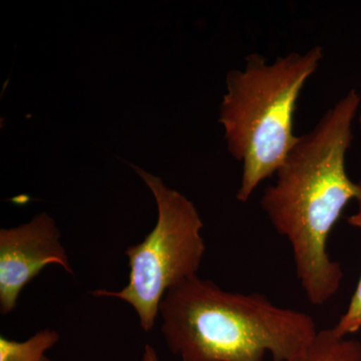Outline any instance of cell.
I'll list each match as a JSON object with an SVG mask.
<instances>
[{"instance_id": "obj_1", "label": "cell", "mask_w": 361, "mask_h": 361, "mask_svg": "<svg viewBox=\"0 0 361 361\" xmlns=\"http://www.w3.org/2000/svg\"><path fill=\"white\" fill-rule=\"evenodd\" d=\"M361 94L349 90L320 118L314 129L298 137L275 184L266 188L261 207L275 231L288 240L297 278L308 301L320 306L341 288L343 271L330 258V233L351 200L361 197V180L346 172V153Z\"/></svg>"}, {"instance_id": "obj_2", "label": "cell", "mask_w": 361, "mask_h": 361, "mask_svg": "<svg viewBox=\"0 0 361 361\" xmlns=\"http://www.w3.org/2000/svg\"><path fill=\"white\" fill-rule=\"evenodd\" d=\"M161 331L182 361H284L317 334L313 318L261 293L226 291L199 275L171 289L160 307Z\"/></svg>"}, {"instance_id": "obj_3", "label": "cell", "mask_w": 361, "mask_h": 361, "mask_svg": "<svg viewBox=\"0 0 361 361\" xmlns=\"http://www.w3.org/2000/svg\"><path fill=\"white\" fill-rule=\"evenodd\" d=\"M322 59L319 45L305 54L291 52L271 65L251 54L243 71L228 73L219 122L228 151L243 165L239 202L247 203L263 180L276 174L298 141L293 132L297 102Z\"/></svg>"}, {"instance_id": "obj_4", "label": "cell", "mask_w": 361, "mask_h": 361, "mask_svg": "<svg viewBox=\"0 0 361 361\" xmlns=\"http://www.w3.org/2000/svg\"><path fill=\"white\" fill-rule=\"evenodd\" d=\"M155 198L158 221L142 242L128 247L129 282L120 291L97 290L92 295L114 297L132 306L145 331H151L160 317L164 297L198 275L205 255L203 222L187 197L166 186L159 177L130 165Z\"/></svg>"}, {"instance_id": "obj_5", "label": "cell", "mask_w": 361, "mask_h": 361, "mask_svg": "<svg viewBox=\"0 0 361 361\" xmlns=\"http://www.w3.org/2000/svg\"><path fill=\"white\" fill-rule=\"evenodd\" d=\"M73 274L61 231L47 213L18 227L0 230V312H13L23 288L47 265Z\"/></svg>"}, {"instance_id": "obj_6", "label": "cell", "mask_w": 361, "mask_h": 361, "mask_svg": "<svg viewBox=\"0 0 361 361\" xmlns=\"http://www.w3.org/2000/svg\"><path fill=\"white\" fill-rule=\"evenodd\" d=\"M284 361H361V343L334 329L318 330L299 355Z\"/></svg>"}, {"instance_id": "obj_7", "label": "cell", "mask_w": 361, "mask_h": 361, "mask_svg": "<svg viewBox=\"0 0 361 361\" xmlns=\"http://www.w3.org/2000/svg\"><path fill=\"white\" fill-rule=\"evenodd\" d=\"M59 341L56 330L44 329L25 341L0 336V361H52L47 355Z\"/></svg>"}, {"instance_id": "obj_8", "label": "cell", "mask_w": 361, "mask_h": 361, "mask_svg": "<svg viewBox=\"0 0 361 361\" xmlns=\"http://www.w3.org/2000/svg\"><path fill=\"white\" fill-rule=\"evenodd\" d=\"M356 202H357V211L348 217V222L349 225L361 229V197ZM332 329L341 336H348L361 329V276L355 293L351 297L348 310L339 318L336 326Z\"/></svg>"}, {"instance_id": "obj_9", "label": "cell", "mask_w": 361, "mask_h": 361, "mask_svg": "<svg viewBox=\"0 0 361 361\" xmlns=\"http://www.w3.org/2000/svg\"><path fill=\"white\" fill-rule=\"evenodd\" d=\"M142 361H161L158 353L151 344H146V346H145Z\"/></svg>"}, {"instance_id": "obj_10", "label": "cell", "mask_w": 361, "mask_h": 361, "mask_svg": "<svg viewBox=\"0 0 361 361\" xmlns=\"http://www.w3.org/2000/svg\"><path fill=\"white\" fill-rule=\"evenodd\" d=\"M360 126H361V111H360Z\"/></svg>"}]
</instances>
